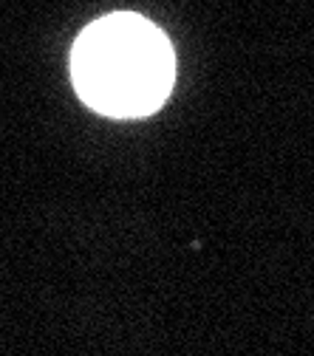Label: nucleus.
Returning a JSON list of instances; mask_svg holds the SVG:
<instances>
[{"label":"nucleus","instance_id":"1","mask_svg":"<svg viewBox=\"0 0 314 356\" xmlns=\"http://www.w3.org/2000/svg\"><path fill=\"white\" fill-rule=\"evenodd\" d=\"M77 94L105 116H148L164 105L173 79V46L139 15H108L88 26L71 51Z\"/></svg>","mask_w":314,"mask_h":356}]
</instances>
